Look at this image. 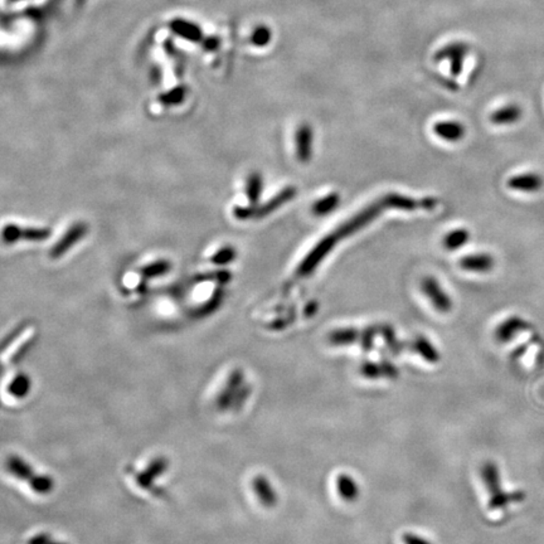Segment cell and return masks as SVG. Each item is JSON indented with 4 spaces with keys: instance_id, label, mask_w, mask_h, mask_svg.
I'll return each mask as SVG.
<instances>
[{
    "instance_id": "3957f363",
    "label": "cell",
    "mask_w": 544,
    "mask_h": 544,
    "mask_svg": "<svg viewBox=\"0 0 544 544\" xmlns=\"http://www.w3.org/2000/svg\"><path fill=\"white\" fill-rule=\"evenodd\" d=\"M385 208L382 202L372 203L367 206L366 208L361 209V212L353 215L350 220H347L344 225L336 228V233L339 236V239H345L355 232H358L361 228L367 227L369 223H372L379 214L382 213V209Z\"/></svg>"
},
{
    "instance_id": "7a4b0ae2",
    "label": "cell",
    "mask_w": 544,
    "mask_h": 544,
    "mask_svg": "<svg viewBox=\"0 0 544 544\" xmlns=\"http://www.w3.org/2000/svg\"><path fill=\"white\" fill-rule=\"evenodd\" d=\"M339 239H340L336 232L331 233V234L325 236L324 239H320L312 251L309 252L304 257V260L300 263L298 270H296V274L301 277L312 275L325 257L328 256L329 252L336 247V242Z\"/></svg>"
},
{
    "instance_id": "d6986e66",
    "label": "cell",
    "mask_w": 544,
    "mask_h": 544,
    "mask_svg": "<svg viewBox=\"0 0 544 544\" xmlns=\"http://www.w3.org/2000/svg\"><path fill=\"white\" fill-rule=\"evenodd\" d=\"M380 202L385 208L401 209V211H407V212L422 207L421 201L418 202L410 197L402 196L398 193L385 194Z\"/></svg>"
},
{
    "instance_id": "1f68e13d",
    "label": "cell",
    "mask_w": 544,
    "mask_h": 544,
    "mask_svg": "<svg viewBox=\"0 0 544 544\" xmlns=\"http://www.w3.org/2000/svg\"><path fill=\"white\" fill-rule=\"evenodd\" d=\"M166 100H168L166 102H177V101L183 98V90H182V88L174 90V91L171 92L169 95H166Z\"/></svg>"
},
{
    "instance_id": "d6a6232c",
    "label": "cell",
    "mask_w": 544,
    "mask_h": 544,
    "mask_svg": "<svg viewBox=\"0 0 544 544\" xmlns=\"http://www.w3.org/2000/svg\"><path fill=\"white\" fill-rule=\"evenodd\" d=\"M203 43H204V47L207 49H211V51L218 47V39L217 38H207L206 41H203Z\"/></svg>"
},
{
    "instance_id": "4316f807",
    "label": "cell",
    "mask_w": 544,
    "mask_h": 544,
    "mask_svg": "<svg viewBox=\"0 0 544 544\" xmlns=\"http://www.w3.org/2000/svg\"><path fill=\"white\" fill-rule=\"evenodd\" d=\"M168 269H169V263H166V261H154V263L145 265L141 269V272L144 275L158 276L164 274Z\"/></svg>"
},
{
    "instance_id": "4dcf8cb0",
    "label": "cell",
    "mask_w": 544,
    "mask_h": 544,
    "mask_svg": "<svg viewBox=\"0 0 544 544\" xmlns=\"http://www.w3.org/2000/svg\"><path fill=\"white\" fill-rule=\"evenodd\" d=\"M402 542L404 544H434L431 543L428 539L418 536L416 533L406 532L402 536Z\"/></svg>"
},
{
    "instance_id": "83f0119b",
    "label": "cell",
    "mask_w": 544,
    "mask_h": 544,
    "mask_svg": "<svg viewBox=\"0 0 544 544\" xmlns=\"http://www.w3.org/2000/svg\"><path fill=\"white\" fill-rule=\"evenodd\" d=\"M28 390H29V383H28V379L25 378V377H18L13 382L12 387H11V391H12L13 394L18 396V397L25 396Z\"/></svg>"
},
{
    "instance_id": "9c48e42d",
    "label": "cell",
    "mask_w": 544,
    "mask_h": 544,
    "mask_svg": "<svg viewBox=\"0 0 544 544\" xmlns=\"http://www.w3.org/2000/svg\"><path fill=\"white\" fill-rule=\"evenodd\" d=\"M507 187L510 190H518L522 193H536L542 190L543 178L537 173L518 174L507 180Z\"/></svg>"
},
{
    "instance_id": "f546056e",
    "label": "cell",
    "mask_w": 544,
    "mask_h": 544,
    "mask_svg": "<svg viewBox=\"0 0 544 544\" xmlns=\"http://www.w3.org/2000/svg\"><path fill=\"white\" fill-rule=\"evenodd\" d=\"M233 257H234V250L231 247H226L222 251H218L217 255L211 257V261H213L214 263H226L228 260H231Z\"/></svg>"
},
{
    "instance_id": "4fadbf2b",
    "label": "cell",
    "mask_w": 544,
    "mask_h": 544,
    "mask_svg": "<svg viewBox=\"0 0 544 544\" xmlns=\"http://www.w3.org/2000/svg\"><path fill=\"white\" fill-rule=\"evenodd\" d=\"M434 133L442 140L458 142L465 136V126L455 120L439 121L434 125Z\"/></svg>"
},
{
    "instance_id": "44dd1931",
    "label": "cell",
    "mask_w": 544,
    "mask_h": 544,
    "mask_svg": "<svg viewBox=\"0 0 544 544\" xmlns=\"http://www.w3.org/2000/svg\"><path fill=\"white\" fill-rule=\"evenodd\" d=\"M171 28L175 32L178 36L188 39L190 42H201L203 39V33L198 25H193L190 22L183 19H175L171 23Z\"/></svg>"
},
{
    "instance_id": "6da1fadb",
    "label": "cell",
    "mask_w": 544,
    "mask_h": 544,
    "mask_svg": "<svg viewBox=\"0 0 544 544\" xmlns=\"http://www.w3.org/2000/svg\"><path fill=\"white\" fill-rule=\"evenodd\" d=\"M480 477L484 486L489 494V507L491 510H499L507 507L510 503L522 502L526 496L522 491L505 493L502 490L500 472L493 461H485L480 469Z\"/></svg>"
},
{
    "instance_id": "484cf974",
    "label": "cell",
    "mask_w": 544,
    "mask_h": 544,
    "mask_svg": "<svg viewBox=\"0 0 544 544\" xmlns=\"http://www.w3.org/2000/svg\"><path fill=\"white\" fill-rule=\"evenodd\" d=\"M9 469L14 472V475H17L20 479H27V477H29L32 475L31 467L25 464V461L15 459V458H13L9 461Z\"/></svg>"
},
{
    "instance_id": "ba28073f",
    "label": "cell",
    "mask_w": 544,
    "mask_h": 544,
    "mask_svg": "<svg viewBox=\"0 0 544 544\" xmlns=\"http://www.w3.org/2000/svg\"><path fill=\"white\" fill-rule=\"evenodd\" d=\"M460 267L469 272L488 274L496 266V260L489 253H474L460 258Z\"/></svg>"
},
{
    "instance_id": "52a82bcc",
    "label": "cell",
    "mask_w": 544,
    "mask_h": 544,
    "mask_svg": "<svg viewBox=\"0 0 544 544\" xmlns=\"http://www.w3.org/2000/svg\"><path fill=\"white\" fill-rule=\"evenodd\" d=\"M359 373L367 379H396L399 376V371L390 361H364L359 368Z\"/></svg>"
},
{
    "instance_id": "5b68a950",
    "label": "cell",
    "mask_w": 544,
    "mask_h": 544,
    "mask_svg": "<svg viewBox=\"0 0 544 544\" xmlns=\"http://www.w3.org/2000/svg\"><path fill=\"white\" fill-rule=\"evenodd\" d=\"M421 290L437 312L445 314L453 309L451 298L441 288L440 282L432 276H427L422 280Z\"/></svg>"
},
{
    "instance_id": "ffe728a7",
    "label": "cell",
    "mask_w": 544,
    "mask_h": 544,
    "mask_svg": "<svg viewBox=\"0 0 544 544\" xmlns=\"http://www.w3.org/2000/svg\"><path fill=\"white\" fill-rule=\"evenodd\" d=\"M48 236V230L44 228H20V227L9 226V228H4V239L8 241H14V239H44Z\"/></svg>"
},
{
    "instance_id": "7c38bea8",
    "label": "cell",
    "mask_w": 544,
    "mask_h": 544,
    "mask_svg": "<svg viewBox=\"0 0 544 544\" xmlns=\"http://www.w3.org/2000/svg\"><path fill=\"white\" fill-rule=\"evenodd\" d=\"M336 484L338 496H340L344 502L354 503L361 496V489L357 480L347 472L339 474L336 477Z\"/></svg>"
},
{
    "instance_id": "5bb4252c",
    "label": "cell",
    "mask_w": 544,
    "mask_h": 544,
    "mask_svg": "<svg viewBox=\"0 0 544 544\" xmlns=\"http://www.w3.org/2000/svg\"><path fill=\"white\" fill-rule=\"evenodd\" d=\"M361 333L363 331L357 328H338L329 333L328 342L334 347H349L353 344L361 345Z\"/></svg>"
},
{
    "instance_id": "d4e9b609",
    "label": "cell",
    "mask_w": 544,
    "mask_h": 544,
    "mask_svg": "<svg viewBox=\"0 0 544 544\" xmlns=\"http://www.w3.org/2000/svg\"><path fill=\"white\" fill-rule=\"evenodd\" d=\"M271 37H272V33L270 31V28L265 25H260L252 33L251 42L257 47H265L269 44Z\"/></svg>"
},
{
    "instance_id": "30bf717a",
    "label": "cell",
    "mask_w": 544,
    "mask_h": 544,
    "mask_svg": "<svg viewBox=\"0 0 544 544\" xmlns=\"http://www.w3.org/2000/svg\"><path fill=\"white\" fill-rule=\"evenodd\" d=\"M85 233L86 226L84 223L74 225L68 231H66V233L62 236L61 239L57 241V244L49 251V255H51V257H53V258L62 256L65 252L67 251L69 247H72L76 244V241L82 239Z\"/></svg>"
},
{
    "instance_id": "836d02e7",
    "label": "cell",
    "mask_w": 544,
    "mask_h": 544,
    "mask_svg": "<svg viewBox=\"0 0 544 544\" xmlns=\"http://www.w3.org/2000/svg\"><path fill=\"white\" fill-rule=\"evenodd\" d=\"M9 1H18V0H9Z\"/></svg>"
},
{
    "instance_id": "cb8c5ba5",
    "label": "cell",
    "mask_w": 544,
    "mask_h": 544,
    "mask_svg": "<svg viewBox=\"0 0 544 544\" xmlns=\"http://www.w3.org/2000/svg\"><path fill=\"white\" fill-rule=\"evenodd\" d=\"M263 188V177L258 173H252L247 179V185H246V193L251 204H256L258 202Z\"/></svg>"
},
{
    "instance_id": "9a60e30c",
    "label": "cell",
    "mask_w": 544,
    "mask_h": 544,
    "mask_svg": "<svg viewBox=\"0 0 544 544\" xmlns=\"http://www.w3.org/2000/svg\"><path fill=\"white\" fill-rule=\"evenodd\" d=\"M410 348L412 352H415L416 354L420 355L422 359H425L430 364H436V363L440 361V352L425 336H416L410 343Z\"/></svg>"
},
{
    "instance_id": "f1b7e54d",
    "label": "cell",
    "mask_w": 544,
    "mask_h": 544,
    "mask_svg": "<svg viewBox=\"0 0 544 544\" xmlns=\"http://www.w3.org/2000/svg\"><path fill=\"white\" fill-rule=\"evenodd\" d=\"M32 486L38 493H47L52 489V480H49L48 477H37L33 480Z\"/></svg>"
},
{
    "instance_id": "e0dca14e",
    "label": "cell",
    "mask_w": 544,
    "mask_h": 544,
    "mask_svg": "<svg viewBox=\"0 0 544 544\" xmlns=\"http://www.w3.org/2000/svg\"><path fill=\"white\" fill-rule=\"evenodd\" d=\"M295 196H296V190L293 187H288V188L282 190L280 193H277L274 198L269 199L263 206L256 208L257 217H265L267 214L272 213L275 209L280 208L285 203L293 199Z\"/></svg>"
},
{
    "instance_id": "8fae6325",
    "label": "cell",
    "mask_w": 544,
    "mask_h": 544,
    "mask_svg": "<svg viewBox=\"0 0 544 544\" xmlns=\"http://www.w3.org/2000/svg\"><path fill=\"white\" fill-rule=\"evenodd\" d=\"M529 325L526 320L519 317H512L504 320L502 324L498 325L496 329V339L499 343L510 342L513 338L518 336L520 331H526Z\"/></svg>"
},
{
    "instance_id": "2e32d148",
    "label": "cell",
    "mask_w": 544,
    "mask_h": 544,
    "mask_svg": "<svg viewBox=\"0 0 544 544\" xmlns=\"http://www.w3.org/2000/svg\"><path fill=\"white\" fill-rule=\"evenodd\" d=\"M523 117V110L519 105L510 104L503 106L490 115V121L494 125H513L518 123Z\"/></svg>"
},
{
    "instance_id": "8992f818",
    "label": "cell",
    "mask_w": 544,
    "mask_h": 544,
    "mask_svg": "<svg viewBox=\"0 0 544 544\" xmlns=\"http://www.w3.org/2000/svg\"><path fill=\"white\" fill-rule=\"evenodd\" d=\"M295 147L300 163H309L314 150V130L309 124H301L296 130Z\"/></svg>"
},
{
    "instance_id": "277c9868",
    "label": "cell",
    "mask_w": 544,
    "mask_h": 544,
    "mask_svg": "<svg viewBox=\"0 0 544 544\" xmlns=\"http://www.w3.org/2000/svg\"><path fill=\"white\" fill-rule=\"evenodd\" d=\"M471 47L465 42L449 43L439 49L434 55V61L440 63L447 61L450 63V72L453 76H459L464 68L465 58L469 55Z\"/></svg>"
},
{
    "instance_id": "7402d4cb",
    "label": "cell",
    "mask_w": 544,
    "mask_h": 544,
    "mask_svg": "<svg viewBox=\"0 0 544 544\" xmlns=\"http://www.w3.org/2000/svg\"><path fill=\"white\" fill-rule=\"evenodd\" d=\"M339 204H340V194L333 192L314 203L312 212L317 217H325L333 213L339 207Z\"/></svg>"
},
{
    "instance_id": "603a6c76",
    "label": "cell",
    "mask_w": 544,
    "mask_h": 544,
    "mask_svg": "<svg viewBox=\"0 0 544 544\" xmlns=\"http://www.w3.org/2000/svg\"><path fill=\"white\" fill-rule=\"evenodd\" d=\"M469 239H470V232L466 228H456L447 233L442 239V244L449 251H455L467 245Z\"/></svg>"
},
{
    "instance_id": "ac0fdd59",
    "label": "cell",
    "mask_w": 544,
    "mask_h": 544,
    "mask_svg": "<svg viewBox=\"0 0 544 544\" xmlns=\"http://www.w3.org/2000/svg\"><path fill=\"white\" fill-rule=\"evenodd\" d=\"M253 489L256 491L260 502L266 507H275L277 503V494L274 486L265 477H257L253 480Z\"/></svg>"
}]
</instances>
